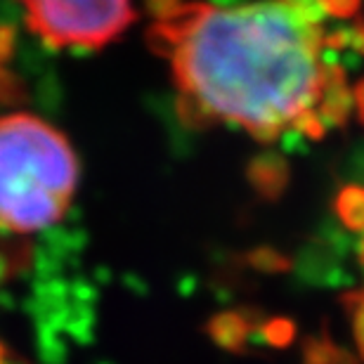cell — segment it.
I'll return each mask as SVG.
<instances>
[{"instance_id":"6da1fadb","label":"cell","mask_w":364,"mask_h":364,"mask_svg":"<svg viewBox=\"0 0 364 364\" xmlns=\"http://www.w3.org/2000/svg\"><path fill=\"white\" fill-rule=\"evenodd\" d=\"M315 3L156 5L151 41L171 64L189 126H232L272 142L322 137L350 109L333 19Z\"/></svg>"},{"instance_id":"7a4b0ae2","label":"cell","mask_w":364,"mask_h":364,"mask_svg":"<svg viewBox=\"0 0 364 364\" xmlns=\"http://www.w3.org/2000/svg\"><path fill=\"white\" fill-rule=\"evenodd\" d=\"M76 182L78 161L67 137L28 114L0 119V232L53 230Z\"/></svg>"},{"instance_id":"3957f363","label":"cell","mask_w":364,"mask_h":364,"mask_svg":"<svg viewBox=\"0 0 364 364\" xmlns=\"http://www.w3.org/2000/svg\"><path fill=\"white\" fill-rule=\"evenodd\" d=\"M135 10L121 0H41L26 5V21L53 48H100L133 24Z\"/></svg>"},{"instance_id":"277c9868","label":"cell","mask_w":364,"mask_h":364,"mask_svg":"<svg viewBox=\"0 0 364 364\" xmlns=\"http://www.w3.org/2000/svg\"><path fill=\"white\" fill-rule=\"evenodd\" d=\"M3 277H5V258L0 256V282H3Z\"/></svg>"}]
</instances>
